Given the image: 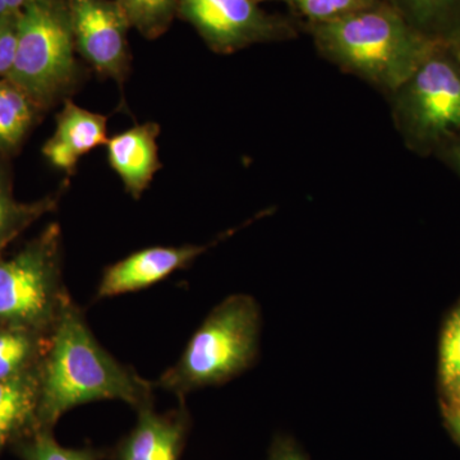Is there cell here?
Returning a JSON list of instances; mask_svg holds the SVG:
<instances>
[{"mask_svg": "<svg viewBox=\"0 0 460 460\" xmlns=\"http://www.w3.org/2000/svg\"><path fill=\"white\" fill-rule=\"evenodd\" d=\"M154 387L99 344L83 310L71 299L51 332L39 370L42 429L48 431L66 411L91 402L122 401L137 411L153 404Z\"/></svg>", "mask_w": 460, "mask_h": 460, "instance_id": "obj_1", "label": "cell"}, {"mask_svg": "<svg viewBox=\"0 0 460 460\" xmlns=\"http://www.w3.org/2000/svg\"><path fill=\"white\" fill-rule=\"evenodd\" d=\"M302 30L323 59L385 98L416 71L438 42L420 35L383 0L332 22L302 23Z\"/></svg>", "mask_w": 460, "mask_h": 460, "instance_id": "obj_2", "label": "cell"}, {"mask_svg": "<svg viewBox=\"0 0 460 460\" xmlns=\"http://www.w3.org/2000/svg\"><path fill=\"white\" fill-rule=\"evenodd\" d=\"M261 314L251 296L224 299L190 338L181 358L155 386L180 399L193 390L219 385L247 370L259 350Z\"/></svg>", "mask_w": 460, "mask_h": 460, "instance_id": "obj_3", "label": "cell"}, {"mask_svg": "<svg viewBox=\"0 0 460 460\" xmlns=\"http://www.w3.org/2000/svg\"><path fill=\"white\" fill-rule=\"evenodd\" d=\"M75 54L68 0H30L18 16L16 59L7 78L49 111L86 78Z\"/></svg>", "mask_w": 460, "mask_h": 460, "instance_id": "obj_4", "label": "cell"}, {"mask_svg": "<svg viewBox=\"0 0 460 460\" xmlns=\"http://www.w3.org/2000/svg\"><path fill=\"white\" fill-rule=\"evenodd\" d=\"M386 100L405 147L419 156H434L444 142L460 133L456 48L435 42L416 71Z\"/></svg>", "mask_w": 460, "mask_h": 460, "instance_id": "obj_5", "label": "cell"}, {"mask_svg": "<svg viewBox=\"0 0 460 460\" xmlns=\"http://www.w3.org/2000/svg\"><path fill=\"white\" fill-rule=\"evenodd\" d=\"M71 299L62 281V230L57 223L16 255L0 259V326L50 334Z\"/></svg>", "mask_w": 460, "mask_h": 460, "instance_id": "obj_6", "label": "cell"}, {"mask_svg": "<svg viewBox=\"0 0 460 460\" xmlns=\"http://www.w3.org/2000/svg\"><path fill=\"white\" fill-rule=\"evenodd\" d=\"M177 17L193 26L208 49L223 56L252 45L295 40L304 32L298 18L268 13L256 0H178Z\"/></svg>", "mask_w": 460, "mask_h": 460, "instance_id": "obj_7", "label": "cell"}, {"mask_svg": "<svg viewBox=\"0 0 460 460\" xmlns=\"http://www.w3.org/2000/svg\"><path fill=\"white\" fill-rule=\"evenodd\" d=\"M75 51L102 80L123 87L131 74V29L117 0H68Z\"/></svg>", "mask_w": 460, "mask_h": 460, "instance_id": "obj_8", "label": "cell"}, {"mask_svg": "<svg viewBox=\"0 0 460 460\" xmlns=\"http://www.w3.org/2000/svg\"><path fill=\"white\" fill-rule=\"evenodd\" d=\"M241 228L230 229L208 244L155 246L133 252L105 269L96 298H113L155 286L171 277L172 272L187 268L208 248L234 234Z\"/></svg>", "mask_w": 460, "mask_h": 460, "instance_id": "obj_9", "label": "cell"}, {"mask_svg": "<svg viewBox=\"0 0 460 460\" xmlns=\"http://www.w3.org/2000/svg\"><path fill=\"white\" fill-rule=\"evenodd\" d=\"M56 124L54 135L42 146V155L51 166L71 178L81 157L107 145L108 117L78 107L68 99L57 114Z\"/></svg>", "mask_w": 460, "mask_h": 460, "instance_id": "obj_10", "label": "cell"}, {"mask_svg": "<svg viewBox=\"0 0 460 460\" xmlns=\"http://www.w3.org/2000/svg\"><path fill=\"white\" fill-rule=\"evenodd\" d=\"M137 423L114 450L115 460H180L187 432L189 413L183 407L159 414L153 404L138 408Z\"/></svg>", "mask_w": 460, "mask_h": 460, "instance_id": "obj_11", "label": "cell"}, {"mask_svg": "<svg viewBox=\"0 0 460 460\" xmlns=\"http://www.w3.org/2000/svg\"><path fill=\"white\" fill-rule=\"evenodd\" d=\"M159 135V124L147 122L118 133L107 142L109 166L132 199H140L163 168L156 142Z\"/></svg>", "mask_w": 460, "mask_h": 460, "instance_id": "obj_12", "label": "cell"}, {"mask_svg": "<svg viewBox=\"0 0 460 460\" xmlns=\"http://www.w3.org/2000/svg\"><path fill=\"white\" fill-rule=\"evenodd\" d=\"M68 187L69 178H66L62 186L47 198L31 204L18 202L13 196V175L9 157L0 155V250L40 219L42 215L56 210Z\"/></svg>", "mask_w": 460, "mask_h": 460, "instance_id": "obj_13", "label": "cell"}, {"mask_svg": "<svg viewBox=\"0 0 460 460\" xmlns=\"http://www.w3.org/2000/svg\"><path fill=\"white\" fill-rule=\"evenodd\" d=\"M429 40L458 47L460 0H383Z\"/></svg>", "mask_w": 460, "mask_h": 460, "instance_id": "obj_14", "label": "cell"}, {"mask_svg": "<svg viewBox=\"0 0 460 460\" xmlns=\"http://www.w3.org/2000/svg\"><path fill=\"white\" fill-rule=\"evenodd\" d=\"M44 111L8 78L0 80V155L16 154Z\"/></svg>", "mask_w": 460, "mask_h": 460, "instance_id": "obj_15", "label": "cell"}, {"mask_svg": "<svg viewBox=\"0 0 460 460\" xmlns=\"http://www.w3.org/2000/svg\"><path fill=\"white\" fill-rule=\"evenodd\" d=\"M38 408L39 371L0 381V445L33 420H39Z\"/></svg>", "mask_w": 460, "mask_h": 460, "instance_id": "obj_16", "label": "cell"}, {"mask_svg": "<svg viewBox=\"0 0 460 460\" xmlns=\"http://www.w3.org/2000/svg\"><path fill=\"white\" fill-rule=\"evenodd\" d=\"M50 334L17 326H3L0 329V381L39 371L40 367L32 368V363L36 358L44 359Z\"/></svg>", "mask_w": 460, "mask_h": 460, "instance_id": "obj_17", "label": "cell"}, {"mask_svg": "<svg viewBox=\"0 0 460 460\" xmlns=\"http://www.w3.org/2000/svg\"><path fill=\"white\" fill-rule=\"evenodd\" d=\"M129 25L147 40H156L171 29L178 14V0H117Z\"/></svg>", "mask_w": 460, "mask_h": 460, "instance_id": "obj_18", "label": "cell"}, {"mask_svg": "<svg viewBox=\"0 0 460 460\" xmlns=\"http://www.w3.org/2000/svg\"><path fill=\"white\" fill-rule=\"evenodd\" d=\"M257 3L280 2L293 12L302 23L319 25L332 22L363 9L374 7L381 0H256Z\"/></svg>", "mask_w": 460, "mask_h": 460, "instance_id": "obj_19", "label": "cell"}, {"mask_svg": "<svg viewBox=\"0 0 460 460\" xmlns=\"http://www.w3.org/2000/svg\"><path fill=\"white\" fill-rule=\"evenodd\" d=\"M440 377L447 394L460 389V304L450 314L441 334Z\"/></svg>", "mask_w": 460, "mask_h": 460, "instance_id": "obj_20", "label": "cell"}, {"mask_svg": "<svg viewBox=\"0 0 460 460\" xmlns=\"http://www.w3.org/2000/svg\"><path fill=\"white\" fill-rule=\"evenodd\" d=\"M27 460H100L102 453L90 449H69L51 438L49 432H39L31 444L25 447Z\"/></svg>", "mask_w": 460, "mask_h": 460, "instance_id": "obj_21", "label": "cell"}, {"mask_svg": "<svg viewBox=\"0 0 460 460\" xmlns=\"http://www.w3.org/2000/svg\"><path fill=\"white\" fill-rule=\"evenodd\" d=\"M18 16L0 17V80L8 77L16 59Z\"/></svg>", "mask_w": 460, "mask_h": 460, "instance_id": "obj_22", "label": "cell"}, {"mask_svg": "<svg viewBox=\"0 0 460 460\" xmlns=\"http://www.w3.org/2000/svg\"><path fill=\"white\" fill-rule=\"evenodd\" d=\"M434 156L460 177V133L444 142Z\"/></svg>", "mask_w": 460, "mask_h": 460, "instance_id": "obj_23", "label": "cell"}, {"mask_svg": "<svg viewBox=\"0 0 460 460\" xmlns=\"http://www.w3.org/2000/svg\"><path fill=\"white\" fill-rule=\"evenodd\" d=\"M268 460H308L305 454L299 449L298 445L289 438H275Z\"/></svg>", "mask_w": 460, "mask_h": 460, "instance_id": "obj_24", "label": "cell"}, {"mask_svg": "<svg viewBox=\"0 0 460 460\" xmlns=\"http://www.w3.org/2000/svg\"><path fill=\"white\" fill-rule=\"evenodd\" d=\"M30 0H0V17L20 13Z\"/></svg>", "mask_w": 460, "mask_h": 460, "instance_id": "obj_25", "label": "cell"}, {"mask_svg": "<svg viewBox=\"0 0 460 460\" xmlns=\"http://www.w3.org/2000/svg\"><path fill=\"white\" fill-rule=\"evenodd\" d=\"M449 405H447V414H456L460 416V389L449 393Z\"/></svg>", "mask_w": 460, "mask_h": 460, "instance_id": "obj_26", "label": "cell"}, {"mask_svg": "<svg viewBox=\"0 0 460 460\" xmlns=\"http://www.w3.org/2000/svg\"><path fill=\"white\" fill-rule=\"evenodd\" d=\"M447 422H449L450 428H452L454 434L458 436L460 440V416L456 414H447Z\"/></svg>", "mask_w": 460, "mask_h": 460, "instance_id": "obj_27", "label": "cell"}, {"mask_svg": "<svg viewBox=\"0 0 460 460\" xmlns=\"http://www.w3.org/2000/svg\"><path fill=\"white\" fill-rule=\"evenodd\" d=\"M456 50H458V53H459V56H460V41H459L458 47H456Z\"/></svg>", "mask_w": 460, "mask_h": 460, "instance_id": "obj_28", "label": "cell"}]
</instances>
